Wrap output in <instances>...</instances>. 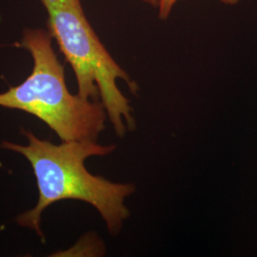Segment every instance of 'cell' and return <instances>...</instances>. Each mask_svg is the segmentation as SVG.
Listing matches in <instances>:
<instances>
[{
	"label": "cell",
	"instance_id": "cell-1",
	"mask_svg": "<svg viewBox=\"0 0 257 257\" xmlns=\"http://www.w3.org/2000/svg\"><path fill=\"white\" fill-rule=\"evenodd\" d=\"M27 145L3 141L0 148L25 156L37 178L38 201L34 209L19 214L20 226L35 230L40 238L42 212L62 200H79L92 205L99 212L111 235H117L130 217L126 199L136 192L132 183H114L93 175L86 169L85 161L92 156H109L115 145H100L92 140L63 141L60 145L37 138L22 128Z\"/></svg>",
	"mask_w": 257,
	"mask_h": 257
},
{
	"label": "cell",
	"instance_id": "cell-2",
	"mask_svg": "<svg viewBox=\"0 0 257 257\" xmlns=\"http://www.w3.org/2000/svg\"><path fill=\"white\" fill-rule=\"evenodd\" d=\"M42 29H26L19 46L33 57L31 74L18 86L0 93V107L24 110L45 122L62 141H97L107 112L101 102L69 92L64 68Z\"/></svg>",
	"mask_w": 257,
	"mask_h": 257
},
{
	"label": "cell",
	"instance_id": "cell-3",
	"mask_svg": "<svg viewBox=\"0 0 257 257\" xmlns=\"http://www.w3.org/2000/svg\"><path fill=\"white\" fill-rule=\"evenodd\" d=\"M48 14L49 33L55 38L77 82V94L100 98L117 137L137 128L134 109L118 88L127 84L133 93L138 86L112 58L87 19L80 0H39Z\"/></svg>",
	"mask_w": 257,
	"mask_h": 257
},
{
	"label": "cell",
	"instance_id": "cell-4",
	"mask_svg": "<svg viewBox=\"0 0 257 257\" xmlns=\"http://www.w3.org/2000/svg\"><path fill=\"white\" fill-rule=\"evenodd\" d=\"M178 1L179 0H158V4H157L158 18L161 20L169 19ZM218 1L226 5H236L241 0H218Z\"/></svg>",
	"mask_w": 257,
	"mask_h": 257
},
{
	"label": "cell",
	"instance_id": "cell-5",
	"mask_svg": "<svg viewBox=\"0 0 257 257\" xmlns=\"http://www.w3.org/2000/svg\"><path fill=\"white\" fill-rule=\"evenodd\" d=\"M140 2H143L145 4H147L149 6H152L154 8H157V4H158V0H138Z\"/></svg>",
	"mask_w": 257,
	"mask_h": 257
}]
</instances>
